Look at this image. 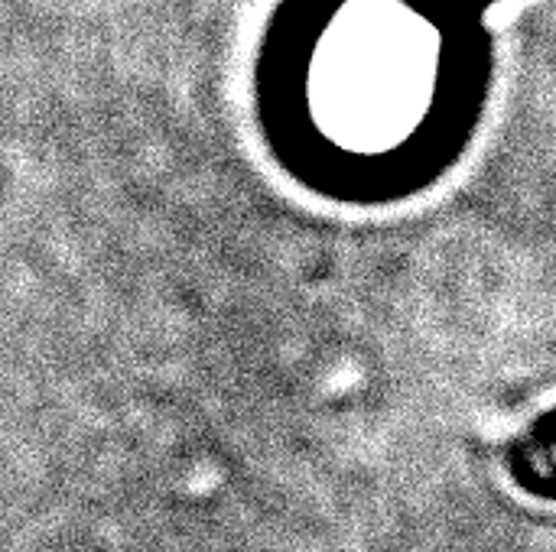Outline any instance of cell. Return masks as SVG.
<instances>
[{
    "instance_id": "1",
    "label": "cell",
    "mask_w": 556,
    "mask_h": 552,
    "mask_svg": "<svg viewBox=\"0 0 556 552\" xmlns=\"http://www.w3.org/2000/svg\"><path fill=\"white\" fill-rule=\"evenodd\" d=\"M485 69L456 0H290L264 39V98L329 140L410 137Z\"/></svg>"
}]
</instances>
